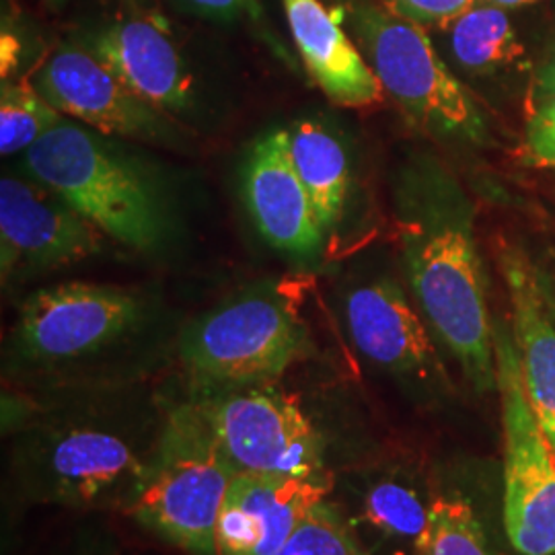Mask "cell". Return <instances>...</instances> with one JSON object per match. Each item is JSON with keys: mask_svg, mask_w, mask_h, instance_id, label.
<instances>
[{"mask_svg": "<svg viewBox=\"0 0 555 555\" xmlns=\"http://www.w3.org/2000/svg\"><path fill=\"white\" fill-rule=\"evenodd\" d=\"M339 508V506H337ZM360 543L371 535L380 545H403L417 555L430 516V500H424L416 483L403 474L375 477L358 490L354 511L339 508Z\"/></svg>", "mask_w": 555, "mask_h": 555, "instance_id": "obj_18", "label": "cell"}, {"mask_svg": "<svg viewBox=\"0 0 555 555\" xmlns=\"http://www.w3.org/2000/svg\"><path fill=\"white\" fill-rule=\"evenodd\" d=\"M391 4L399 15L417 25H444L469 11L476 0H391Z\"/></svg>", "mask_w": 555, "mask_h": 555, "instance_id": "obj_25", "label": "cell"}, {"mask_svg": "<svg viewBox=\"0 0 555 555\" xmlns=\"http://www.w3.org/2000/svg\"><path fill=\"white\" fill-rule=\"evenodd\" d=\"M525 144L531 165L555 169V93L531 105Z\"/></svg>", "mask_w": 555, "mask_h": 555, "instance_id": "obj_24", "label": "cell"}, {"mask_svg": "<svg viewBox=\"0 0 555 555\" xmlns=\"http://www.w3.org/2000/svg\"><path fill=\"white\" fill-rule=\"evenodd\" d=\"M498 259L527 396L555 449V266L522 245H506Z\"/></svg>", "mask_w": 555, "mask_h": 555, "instance_id": "obj_13", "label": "cell"}, {"mask_svg": "<svg viewBox=\"0 0 555 555\" xmlns=\"http://www.w3.org/2000/svg\"><path fill=\"white\" fill-rule=\"evenodd\" d=\"M288 139L295 169L311 198L319 227L330 233L339 224L346 208L350 185L348 155L327 128L311 119L297 121Z\"/></svg>", "mask_w": 555, "mask_h": 555, "instance_id": "obj_19", "label": "cell"}, {"mask_svg": "<svg viewBox=\"0 0 555 555\" xmlns=\"http://www.w3.org/2000/svg\"><path fill=\"white\" fill-rule=\"evenodd\" d=\"M344 315L358 352L373 364L430 391L447 383L428 325L393 278L352 288Z\"/></svg>", "mask_w": 555, "mask_h": 555, "instance_id": "obj_11", "label": "cell"}, {"mask_svg": "<svg viewBox=\"0 0 555 555\" xmlns=\"http://www.w3.org/2000/svg\"><path fill=\"white\" fill-rule=\"evenodd\" d=\"M313 352L309 327L272 293H249L185 325L178 354L196 389L278 383Z\"/></svg>", "mask_w": 555, "mask_h": 555, "instance_id": "obj_6", "label": "cell"}, {"mask_svg": "<svg viewBox=\"0 0 555 555\" xmlns=\"http://www.w3.org/2000/svg\"><path fill=\"white\" fill-rule=\"evenodd\" d=\"M190 399L237 474L334 477L321 430L276 383L196 389Z\"/></svg>", "mask_w": 555, "mask_h": 555, "instance_id": "obj_8", "label": "cell"}, {"mask_svg": "<svg viewBox=\"0 0 555 555\" xmlns=\"http://www.w3.org/2000/svg\"><path fill=\"white\" fill-rule=\"evenodd\" d=\"M62 121V114L27 82L2 80L0 89V153L4 157L29 151Z\"/></svg>", "mask_w": 555, "mask_h": 555, "instance_id": "obj_22", "label": "cell"}, {"mask_svg": "<svg viewBox=\"0 0 555 555\" xmlns=\"http://www.w3.org/2000/svg\"><path fill=\"white\" fill-rule=\"evenodd\" d=\"M144 298L118 286L64 282L41 288L21 305L11 357L23 369L59 373L105 357L146 325Z\"/></svg>", "mask_w": 555, "mask_h": 555, "instance_id": "obj_7", "label": "cell"}, {"mask_svg": "<svg viewBox=\"0 0 555 555\" xmlns=\"http://www.w3.org/2000/svg\"><path fill=\"white\" fill-rule=\"evenodd\" d=\"M198 405L169 403L151 476L132 516L144 529L190 555H219L217 520L235 477Z\"/></svg>", "mask_w": 555, "mask_h": 555, "instance_id": "obj_4", "label": "cell"}, {"mask_svg": "<svg viewBox=\"0 0 555 555\" xmlns=\"http://www.w3.org/2000/svg\"><path fill=\"white\" fill-rule=\"evenodd\" d=\"M243 198L270 245L295 258L318 254L325 233L295 169L288 130L268 132L256 142L243 167Z\"/></svg>", "mask_w": 555, "mask_h": 555, "instance_id": "obj_15", "label": "cell"}, {"mask_svg": "<svg viewBox=\"0 0 555 555\" xmlns=\"http://www.w3.org/2000/svg\"><path fill=\"white\" fill-rule=\"evenodd\" d=\"M48 2H52V4H54V7H60V4H64V2H66V0H48Z\"/></svg>", "mask_w": 555, "mask_h": 555, "instance_id": "obj_29", "label": "cell"}, {"mask_svg": "<svg viewBox=\"0 0 555 555\" xmlns=\"http://www.w3.org/2000/svg\"><path fill=\"white\" fill-rule=\"evenodd\" d=\"M169 403L146 414L4 408L9 490L23 504L130 513L151 476Z\"/></svg>", "mask_w": 555, "mask_h": 555, "instance_id": "obj_1", "label": "cell"}, {"mask_svg": "<svg viewBox=\"0 0 555 555\" xmlns=\"http://www.w3.org/2000/svg\"><path fill=\"white\" fill-rule=\"evenodd\" d=\"M276 555H371L332 498L319 502Z\"/></svg>", "mask_w": 555, "mask_h": 555, "instance_id": "obj_23", "label": "cell"}, {"mask_svg": "<svg viewBox=\"0 0 555 555\" xmlns=\"http://www.w3.org/2000/svg\"><path fill=\"white\" fill-rule=\"evenodd\" d=\"M93 54L153 109L190 107L192 77L159 20L130 17L114 23L93 38Z\"/></svg>", "mask_w": 555, "mask_h": 555, "instance_id": "obj_16", "label": "cell"}, {"mask_svg": "<svg viewBox=\"0 0 555 555\" xmlns=\"http://www.w3.org/2000/svg\"><path fill=\"white\" fill-rule=\"evenodd\" d=\"M401 219L408 280L424 319L477 393L498 389L494 321L469 204L428 181Z\"/></svg>", "mask_w": 555, "mask_h": 555, "instance_id": "obj_2", "label": "cell"}, {"mask_svg": "<svg viewBox=\"0 0 555 555\" xmlns=\"http://www.w3.org/2000/svg\"><path fill=\"white\" fill-rule=\"evenodd\" d=\"M555 93V54L547 60L541 70L537 73L535 85L531 89V105L537 101L545 100Z\"/></svg>", "mask_w": 555, "mask_h": 555, "instance_id": "obj_27", "label": "cell"}, {"mask_svg": "<svg viewBox=\"0 0 555 555\" xmlns=\"http://www.w3.org/2000/svg\"><path fill=\"white\" fill-rule=\"evenodd\" d=\"M334 488L336 476L235 474L217 520L219 555H276Z\"/></svg>", "mask_w": 555, "mask_h": 555, "instance_id": "obj_12", "label": "cell"}, {"mask_svg": "<svg viewBox=\"0 0 555 555\" xmlns=\"http://www.w3.org/2000/svg\"><path fill=\"white\" fill-rule=\"evenodd\" d=\"M298 54L311 79L344 107H366L383 100V85L341 23L321 0H282Z\"/></svg>", "mask_w": 555, "mask_h": 555, "instance_id": "obj_17", "label": "cell"}, {"mask_svg": "<svg viewBox=\"0 0 555 555\" xmlns=\"http://www.w3.org/2000/svg\"><path fill=\"white\" fill-rule=\"evenodd\" d=\"M488 4H494L500 9H515V7H525V4H533L537 0H483Z\"/></svg>", "mask_w": 555, "mask_h": 555, "instance_id": "obj_28", "label": "cell"}, {"mask_svg": "<svg viewBox=\"0 0 555 555\" xmlns=\"http://www.w3.org/2000/svg\"><path fill=\"white\" fill-rule=\"evenodd\" d=\"M190 7L217 17H251L261 15L258 0H185Z\"/></svg>", "mask_w": 555, "mask_h": 555, "instance_id": "obj_26", "label": "cell"}, {"mask_svg": "<svg viewBox=\"0 0 555 555\" xmlns=\"http://www.w3.org/2000/svg\"><path fill=\"white\" fill-rule=\"evenodd\" d=\"M100 229L43 183L0 181L2 280L23 272L70 266L101 249Z\"/></svg>", "mask_w": 555, "mask_h": 555, "instance_id": "obj_10", "label": "cell"}, {"mask_svg": "<svg viewBox=\"0 0 555 555\" xmlns=\"http://www.w3.org/2000/svg\"><path fill=\"white\" fill-rule=\"evenodd\" d=\"M34 87L60 114L101 134L155 139L163 132L157 109L139 100L93 52L59 48L41 66Z\"/></svg>", "mask_w": 555, "mask_h": 555, "instance_id": "obj_14", "label": "cell"}, {"mask_svg": "<svg viewBox=\"0 0 555 555\" xmlns=\"http://www.w3.org/2000/svg\"><path fill=\"white\" fill-rule=\"evenodd\" d=\"M451 50L456 62L476 75L496 73L522 56L508 15L488 2L474 4L451 23Z\"/></svg>", "mask_w": 555, "mask_h": 555, "instance_id": "obj_20", "label": "cell"}, {"mask_svg": "<svg viewBox=\"0 0 555 555\" xmlns=\"http://www.w3.org/2000/svg\"><path fill=\"white\" fill-rule=\"evenodd\" d=\"M25 160L36 181L103 235L132 249L163 238L165 212L151 179L85 128L62 119L25 151Z\"/></svg>", "mask_w": 555, "mask_h": 555, "instance_id": "obj_3", "label": "cell"}, {"mask_svg": "<svg viewBox=\"0 0 555 555\" xmlns=\"http://www.w3.org/2000/svg\"><path fill=\"white\" fill-rule=\"evenodd\" d=\"M417 555H494L469 498L453 490L430 498V516Z\"/></svg>", "mask_w": 555, "mask_h": 555, "instance_id": "obj_21", "label": "cell"}, {"mask_svg": "<svg viewBox=\"0 0 555 555\" xmlns=\"http://www.w3.org/2000/svg\"><path fill=\"white\" fill-rule=\"evenodd\" d=\"M352 17L383 89L417 128L472 146L490 140L479 101L438 59L422 25L369 0L352 7Z\"/></svg>", "mask_w": 555, "mask_h": 555, "instance_id": "obj_5", "label": "cell"}, {"mask_svg": "<svg viewBox=\"0 0 555 555\" xmlns=\"http://www.w3.org/2000/svg\"><path fill=\"white\" fill-rule=\"evenodd\" d=\"M504 435V527L516 554L555 555V449L527 396L511 323L494 321Z\"/></svg>", "mask_w": 555, "mask_h": 555, "instance_id": "obj_9", "label": "cell"}]
</instances>
